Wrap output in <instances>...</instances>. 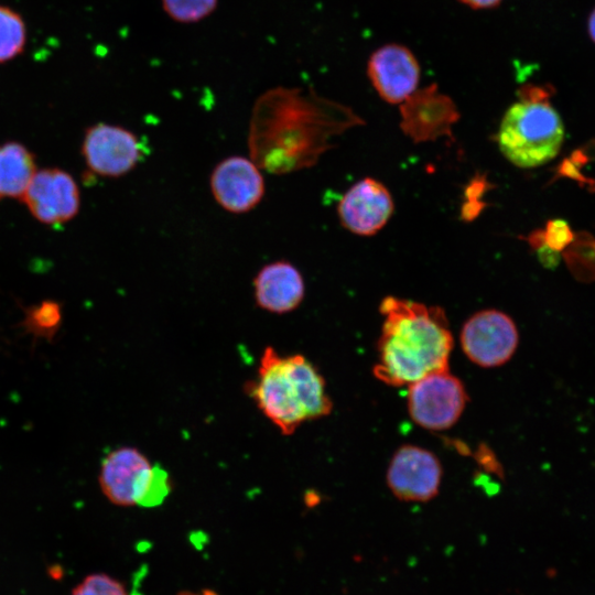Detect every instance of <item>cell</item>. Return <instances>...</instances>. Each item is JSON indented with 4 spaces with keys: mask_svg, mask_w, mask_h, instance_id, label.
<instances>
[{
    "mask_svg": "<svg viewBox=\"0 0 595 595\" xmlns=\"http://www.w3.org/2000/svg\"><path fill=\"white\" fill-rule=\"evenodd\" d=\"M252 284L257 306L274 314L294 311L305 294L301 272L285 260L263 266L253 278Z\"/></svg>",
    "mask_w": 595,
    "mask_h": 595,
    "instance_id": "15",
    "label": "cell"
},
{
    "mask_svg": "<svg viewBox=\"0 0 595 595\" xmlns=\"http://www.w3.org/2000/svg\"><path fill=\"white\" fill-rule=\"evenodd\" d=\"M26 42L25 24L21 15L0 6V64L19 55Z\"/></svg>",
    "mask_w": 595,
    "mask_h": 595,
    "instance_id": "17",
    "label": "cell"
},
{
    "mask_svg": "<svg viewBox=\"0 0 595 595\" xmlns=\"http://www.w3.org/2000/svg\"><path fill=\"white\" fill-rule=\"evenodd\" d=\"M402 128L416 141L431 140L448 133L458 119L452 99L435 85L415 90L401 107Z\"/></svg>",
    "mask_w": 595,
    "mask_h": 595,
    "instance_id": "14",
    "label": "cell"
},
{
    "mask_svg": "<svg viewBox=\"0 0 595 595\" xmlns=\"http://www.w3.org/2000/svg\"><path fill=\"white\" fill-rule=\"evenodd\" d=\"M461 346L474 364L493 368L507 363L515 354L519 334L512 318L495 309L474 313L461 331Z\"/></svg>",
    "mask_w": 595,
    "mask_h": 595,
    "instance_id": "7",
    "label": "cell"
},
{
    "mask_svg": "<svg viewBox=\"0 0 595 595\" xmlns=\"http://www.w3.org/2000/svg\"><path fill=\"white\" fill-rule=\"evenodd\" d=\"M473 9H491L497 7L502 0H458Z\"/></svg>",
    "mask_w": 595,
    "mask_h": 595,
    "instance_id": "21",
    "label": "cell"
},
{
    "mask_svg": "<svg viewBox=\"0 0 595 595\" xmlns=\"http://www.w3.org/2000/svg\"><path fill=\"white\" fill-rule=\"evenodd\" d=\"M61 307L53 301H43L28 311L26 327L35 334L51 335L61 323Z\"/></svg>",
    "mask_w": 595,
    "mask_h": 595,
    "instance_id": "19",
    "label": "cell"
},
{
    "mask_svg": "<svg viewBox=\"0 0 595 595\" xmlns=\"http://www.w3.org/2000/svg\"><path fill=\"white\" fill-rule=\"evenodd\" d=\"M367 74L379 97L396 105L418 88L420 65L413 53L400 44H386L369 57Z\"/></svg>",
    "mask_w": 595,
    "mask_h": 595,
    "instance_id": "13",
    "label": "cell"
},
{
    "mask_svg": "<svg viewBox=\"0 0 595 595\" xmlns=\"http://www.w3.org/2000/svg\"><path fill=\"white\" fill-rule=\"evenodd\" d=\"M98 482L105 497L120 507H158L172 490L169 472L134 446L109 452L101 462Z\"/></svg>",
    "mask_w": 595,
    "mask_h": 595,
    "instance_id": "5",
    "label": "cell"
},
{
    "mask_svg": "<svg viewBox=\"0 0 595 595\" xmlns=\"http://www.w3.org/2000/svg\"><path fill=\"white\" fill-rule=\"evenodd\" d=\"M245 389L283 435H292L302 423L326 416L333 409L317 368L301 354L282 356L272 346L262 351L257 378Z\"/></svg>",
    "mask_w": 595,
    "mask_h": 595,
    "instance_id": "3",
    "label": "cell"
},
{
    "mask_svg": "<svg viewBox=\"0 0 595 595\" xmlns=\"http://www.w3.org/2000/svg\"><path fill=\"white\" fill-rule=\"evenodd\" d=\"M587 29L592 41L595 43V8L588 17Z\"/></svg>",
    "mask_w": 595,
    "mask_h": 595,
    "instance_id": "22",
    "label": "cell"
},
{
    "mask_svg": "<svg viewBox=\"0 0 595 595\" xmlns=\"http://www.w3.org/2000/svg\"><path fill=\"white\" fill-rule=\"evenodd\" d=\"M36 171L34 154L24 144H0V199H21Z\"/></svg>",
    "mask_w": 595,
    "mask_h": 595,
    "instance_id": "16",
    "label": "cell"
},
{
    "mask_svg": "<svg viewBox=\"0 0 595 595\" xmlns=\"http://www.w3.org/2000/svg\"><path fill=\"white\" fill-rule=\"evenodd\" d=\"M164 12L178 23H195L209 17L218 0H161Z\"/></svg>",
    "mask_w": 595,
    "mask_h": 595,
    "instance_id": "18",
    "label": "cell"
},
{
    "mask_svg": "<svg viewBox=\"0 0 595 595\" xmlns=\"http://www.w3.org/2000/svg\"><path fill=\"white\" fill-rule=\"evenodd\" d=\"M144 148L136 133L121 126L99 122L83 139L82 155L90 172L102 177H120L142 160Z\"/></svg>",
    "mask_w": 595,
    "mask_h": 595,
    "instance_id": "8",
    "label": "cell"
},
{
    "mask_svg": "<svg viewBox=\"0 0 595 595\" xmlns=\"http://www.w3.org/2000/svg\"><path fill=\"white\" fill-rule=\"evenodd\" d=\"M21 201L36 220L56 226L69 221L78 214L80 194L69 173L57 167H46L35 172Z\"/></svg>",
    "mask_w": 595,
    "mask_h": 595,
    "instance_id": "10",
    "label": "cell"
},
{
    "mask_svg": "<svg viewBox=\"0 0 595 595\" xmlns=\"http://www.w3.org/2000/svg\"><path fill=\"white\" fill-rule=\"evenodd\" d=\"M72 595H128V592L117 578L105 573H94L78 583Z\"/></svg>",
    "mask_w": 595,
    "mask_h": 595,
    "instance_id": "20",
    "label": "cell"
},
{
    "mask_svg": "<svg viewBox=\"0 0 595 595\" xmlns=\"http://www.w3.org/2000/svg\"><path fill=\"white\" fill-rule=\"evenodd\" d=\"M467 399L463 382L447 368L428 374L409 385L408 411L421 428L443 431L458 421Z\"/></svg>",
    "mask_w": 595,
    "mask_h": 595,
    "instance_id": "6",
    "label": "cell"
},
{
    "mask_svg": "<svg viewBox=\"0 0 595 595\" xmlns=\"http://www.w3.org/2000/svg\"><path fill=\"white\" fill-rule=\"evenodd\" d=\"M374 375L392 387L409 386L433 371L448 368L454 339L440 306L386 296Z\"/></svg>",
    "mask_w": 595,
    "mask_h": 595,
    "instance_id": "2",
    "label": "cell"
},
{
    "mask_svg": "<svg viewBox=\"0 0 595 595\" xmlns=\"http://www.w3.org/2000/svg\"><path fill=\"white\" fill-rule=\"evenodd\" d=\"M209 185L218 205L232 214L253 209L263 198L264 178L260 167L241 155L228 156L214 167Z\"/></svg>",
    "mask_w": 595,
    "mask_h": 595,
    "instance_id": "11",
    "label": "cell"
},
{
    "mask_svg": "<svg viewBox=\"0 0 595 595\" xmlns=\"http://www.w3.org/2000/svg\"><path fill=\"white\" fill-rule=\"evenodd\" d=\"M442 480V465L431 451L416 445H402L392 455L387 485L399 500L424 502L437 494Z\"/></svg>",
    "mask_w": 595,
    "mask_h": 595,
    "instance_id": "9",
    "label": "cell"
},
{
    "mask_svg": "<svg viewBox=\"0 0 595 595\" xmlns=\"http://www.w3.org/2000/svg\"><path fill=\"white\" fill-rule=\"evenodd\" d=\"M389 190L372 177L351 185L337 205L342 226L359 236H372L382 229L393 214Z\"/></svg>",
    "mask_w": 595,
    "mask_h": 595,
    "instance_id": "12",
    "label": "cell"
},
{
    "mask_svg": "<svg viewBox=\"0 0 595 595\" xmlns=\"http://www.w3.org/2000/svg\"><path fill=\"white\" fill-rule=\"evenodd\" d=\"M346 106L302 88L274 87L258 97L248 130L250 159L273 174L313 166L334 137L360 125Z\"/></svg>",
    "mask_w": 595,
    "mask_h": 595,
    "instance_id": "1",
    "label": "cell"
},
{
    "mask_svg": "<svg viewBox=\"0 0 595 595\" xmlns=\"http://www.w3.org/2000/svg\"><path fill=\"white\" fill-rule=\"evenodd\" d=\"M564 125L541 88H522L520 98L505 112L497 143L502 155L522 169L553 160L564 141Z\"/></svg>",
    "mask_w": 595,
    "mask_h": 595,
    "instance_id": "4",
    "label": "cell"
}]
</instances>
